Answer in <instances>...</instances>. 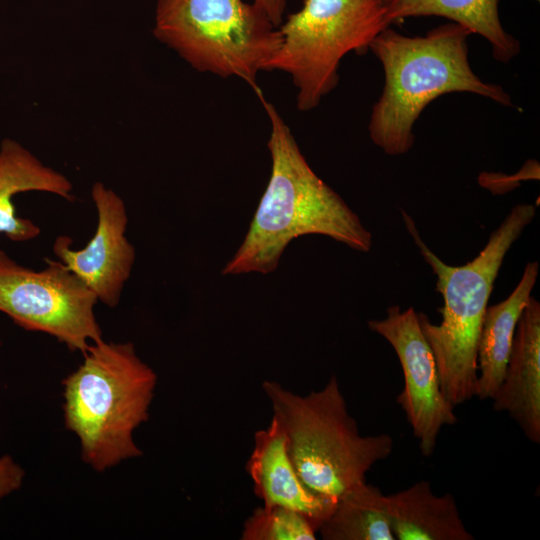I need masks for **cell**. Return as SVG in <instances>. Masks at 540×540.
<instances>
[{"label": "cell", "mask_w": 540, "mask_h": 540, "mask_svg": "<svg viewBox=\"0 0 540 540\" xmlns=\"http://www.w3.org/2000/svg\"><path fill=\"white\" fill-rule=\"evenodd\" d=\"M493 409L506 412L525 437L540 443V303L530 297L519 318Z\"/></svg>", "instance_id": "7c38bea8"}, {"label": "cell", "mask_w": 540, "mask_h": 540, "mask_svg": "<svg viewBox=\"0 0 540 540\" xmlns=\"http://www.w3.org/2000/svg\"><path fill=\"white\" fill-rule=\"evenodd\" d=\"M25 476L23 468L9 455L0 457V502L20 489Z\"/></svg>", "instance_id": "d6986e66"}, {"label": "cell", "mask_w": 540, "mask_h": 540, "mask_svg": "<svg viewBox=\"0 0 540 540\" xmlns=\"http://www.w3.org/2000/svg\"><path fill=\"white\" fill-rule=\"evenodd\" d=\"M368 328L394 349L404 377L396 401L419 442L423 456L434 453L444 426L458 422L455 407L445 398L434 354L425 339L413 307L393 305L384 319L368 321Z\"/></svg>", "instance_id": "9c48e42d"}, {"label": "cell", "mask_w": 540, "mask_h": 540, "mask_svg": "<svg viewBox=\"0 0 540 540\" xmlns=\"http://www.w3.org/2000/svg\"><path fill=\"white\" fill-rule=\"evenodd\" d=\"M246 470L254 493L265 506L299 512L317 530L334 509L335 500L315 493L301 480L289 456L284 430L274 417L267 428L255 433Z\"/></svg>", "instance_id": "8fae6325"}, {"label": "cell", "mask_w": 540, "mask_h": 540, "mask_svg": "<svg viewBox=\"0 0 540 540\" xmlns=\"http://www.w3.org/2000/svg\"><path fill=\"white\" fill-rule=\"evenodd\" d=\"M470 31L450 22L425 36H405L387 27L370 44L381 62L384 87L372 109L368 130L372 142L388 155L407 153L413 126L426 106L454 92L484 96L512 106L510 96L496 84L483 82L470 67Z\"/></svg>", "instance_id": "7a4b0ae2"}, {"label": "cell", "mask_w": 540, "mask_h": 540, "mask_svg": "<svg viewBox=\"0 0 540 540\" xmlns=\"http://www.w3.org/2000/svg\"><path fill=\"white\" fill-rule=\"evenodd\" d=\"M83 363L63 380L65 426L98 472L139 457L135 429L149 417L157 376L131 342L103 339L83 353Z\"/></svg>", "instance_id": "277c9868"}, {"label": "cell", "mask_w": 540, "mask_h": 540, "mask_svg": "<svg viewBox=\"0 0 540 540\" xmlns=\"http://www.w3.org/2000/svg\"><path fill=\"white\" fill-rule=\"evenodd\" d=\"M91 196L98 217L93 237L84 248L74 250L70 237L59 236L52 250L98 301L113 308L132 272L135 249L125 235L128 217L122 198L102 182L93 184Z\"/></svg>", "instance_id": "30bf717a"}, {"label": "cell", "mask_w": 540, "mask_h": 540, "mask_svg": "<svg viewBox=\"0 0 540 540\" xmlns=\"http://www.w3.org/2000/svg\"><path fill=\"white\" fill-rule=\"evenodd\" d=\"M499 0H392L386 6L391 24L407 17L440 16L470 33L483 36L492 46L493 57L508 62L520 51V43L500 21Z\"/></svg>", "instance_id": "2e32d148"}, {"label": "cell", "mask_w": 540, "mask_h": 540, "mask_svg": "<svg viewBox=\"0 0 540 540\" xmlns=\"http://www.w3.org/2000/svg\"><path fill=\"white\" fill-rule=\"evenodd\" d=\"M316 526L303 514L282 506L259 507L246 519L243 540H314Z\"/></svg>", "instance_id": "ac0fdd59"}, {"label": "cell", "mask_w": 540, "mask_h": 540, "mask_svg": "<svg viewBox=\"0 0 540 540\" xmlns=\"http://www.w3.org/2000/svg\"><path fill=\"white\" fill-rule=\"evenodd\" d=\"M46 261L36 271L0 251V311L25 330L44 332L84 353L102 340L94 313L98 299L60 261Z\"/></svg>", "instance_id": "ba28073f"}, {"label": "cell", "mask_w": 540, "mask_h": 540, "mask_svg": "<svg viewBox=\"0 0 540 540\" xmlns=\"http://www.w3.org/2000/svg\"><path fill=\"white\" fill-rule=\"evenodd\" d=\"M153 34L195 70L239 77L256 94L282 42L267 13L243 0H156Z\"/></svg>", "instance_id": "8992f818"}, {"label": "cell", "mask_w": 540, "mask_h": 540, "mask_svg": "<svg viewBox=\"0 0 540 540\" xmlns=\"http://www.w3.org/2000/svg\"><path fill=\"white\" fill-rule=\"evenodd\" d=\"M270 121L271 174L249 230L224 275L273 272L291 240L307 234L328 236L367 253L372 235L345 201L307 163L274 105L257 94Z\"/></svg>", "instance_id": "6da1fadb"}, {"label": "cell", "mask_w": 540, "mask_h": 540, "mask_svg": "<svg viewBox=\"0 0 540 540\" xmlns=\"http://www.w3.org/2000/svg\"><path fill=\"white\" fill-rule=\"evenodd\" d=\"M73 186L62 173L44 165L29 150L13 139L0 144V233L12 241L36 238L40 228L29 219L17 216L13 197L21 192L40 191L74 200Z\"/></svg>", "instance_id": "4fadbf2b"}, {"label": "cell", "mask_w": 540, "mask_h": 540, "mask_svg": "<svg viewBox=\"0 0 540 540\" xmlns=\"http://www.w3.org/2000/svg\"><path fill=\"white\" fill-rule=\"evenodd\" d=\"M395 538L398 540H473L455 497L434 493L420 480L396 493L385 495Z\"/></svg>", "instance_id": "9a60e30c"}, {"label": "cell", "mask_w": 540, "mask_h": 540, "mask_svg": "<svg viewBox=\"0 0 540 540\" xmlns=\"http://www.w3.org/2000/svg\"><path fill=\"white\" fill-rule=\"evenodd\" d=\"M262 387L284 430L298 475L319 495L337 501L365 482L366 473L393 451L390 435L359 433L336 376L304 396L272 381H264Z\"/></svg>", "instance_id": "5b68a950"}, {"label": "cell", "mask_w": 540, "mask_h": 540, "mask_svg": "<svg viewBox=\"0 0 540 540\" xmlns=\"http://www.w3.org/2000/svg\"><path fill=\"white\" fill-rule=\"evenodd\" d=\"M537 261L528 262L520 281L503 301L488 306L477 346V383L475 397L492 399L507 367L515 330L536 283Z\"/></svg>", "instance_id": "5bb4252c"}, {"label": "cell", "mask_w": 540, "mask_h": 540, "mask_svg": "<svg viewBox=\"0 0 540 540\" xmlns=\"http://www.w3.org/2000/svg\"><path fill=\"white\" fill-rule=\"evenodd\" d=\"M253 3L267 13L270 20L276 27L281 25L287 0H254Z\"/></svg>", "instance_id": "ffe728a7"}, {"label": "cell", "mask_w": 540, "mask_h": 540, "mask_svg": "<svg viewBox=\"0 0 540 540\" xmlns=\"http://www.w3.org/2000/svg\"><path fill=\"white\" fill-rule=\"evenodd\" d=\"M382 2L385 6H387L392 0H379Z\"/></svg>", "instance_id": "44dd1931"}, {"label": "cell", "mask_w": 540, "mask_h": 540, "mask_svg": "<svg viewBox=\"0 0 540 540\" xmlns=\"http://www.w3.org/2000/svg\"><path fill=\"white\" fill-rule=\"evenodd\" d=\"M325 540H395L386 496L367 481L343 494L319 528Z\"/></svg>", "instance_id": "e0dca14e"}, {"label": "cell", "mask_w": 540, "mask_h": 540, "mask_svg": "<svg viewBox=\"0 0 540 540\" xmlns=\"http://www.w3.org/2000/svg\"><path fill=\"white\" fill-rule=\"evenodd\" d=\"M402 213L407 230L437 276V290L443 297L440 324L432 323L424 313H418V319L436 360L442 392L456 407L475 397L477 346L494 281L506 253L535 217L536 207L514 206L478 255L461 266L443 262L421 239L413 219Z\"/></svg>", "instance_id": "3957f363"}, {"label": "cell", "mask_w": 540, "mask_h": 540, "mask_svg": "<svg viewBox=\"0 0 540 540\" xmlns=\"http://www.w3.org/2000/svg\"><path fill=\"white\" fill-rule=\"evenodd\" d=\"M389 26L379 0H303L278 27L282 42L265 71L289 74L298 90V110H312L337 86L342 58L365 53Z\"/></svg>", "instance_id": "52a82bcc"}]
</instances>
